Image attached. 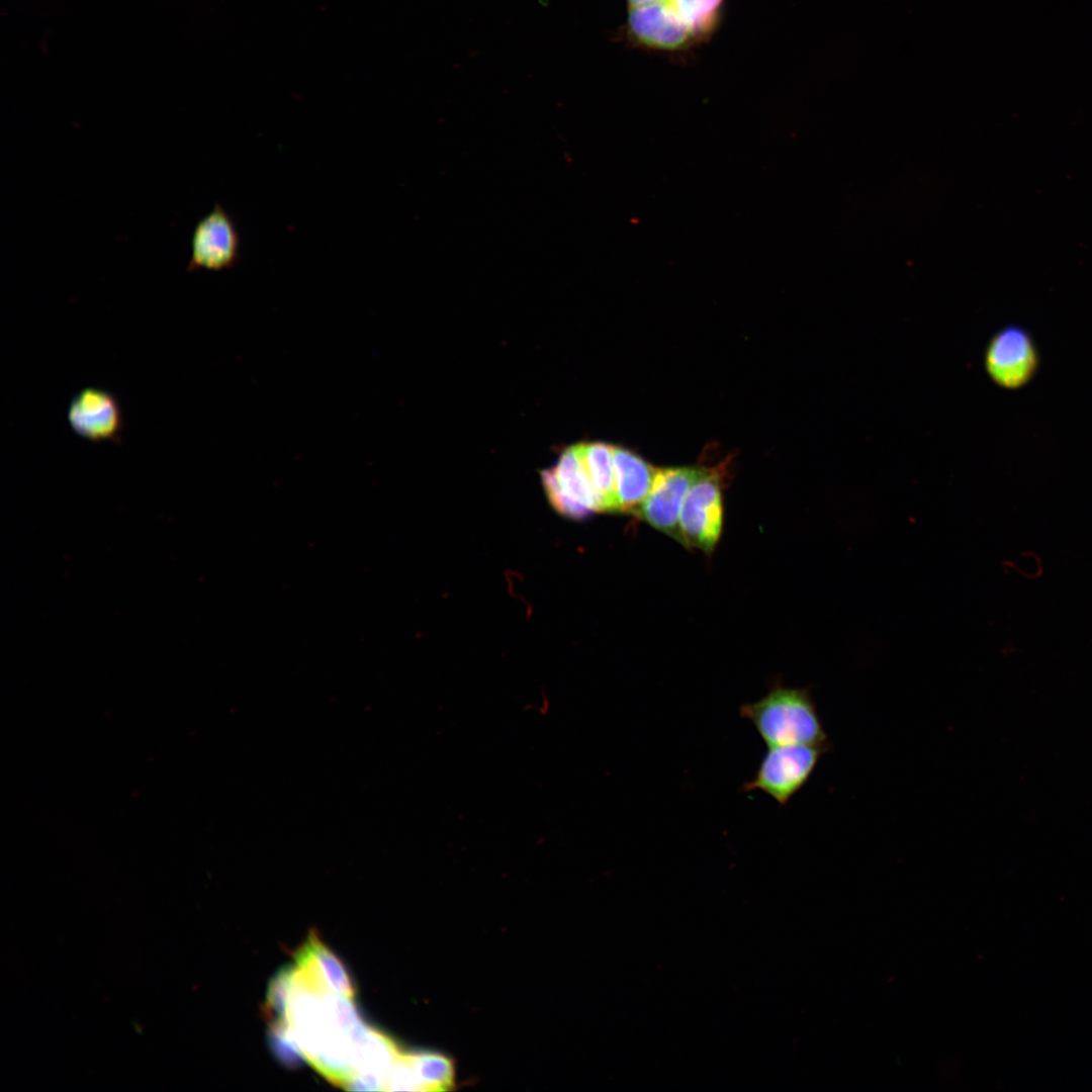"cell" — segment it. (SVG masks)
Masks as SVG:
<instances>
[{
	"mask_svg": "<svg viewBox=\"0 0 1092 1092\" xmlns=\"http://www.w3.org/2000/svg\"><path fill=\"white\" fill-rule=\"evenodd\" d=\"M723 520L720 475L706 471L691 486L679 513L681 543L711 552Z\"/></svg>",
	"mask_w": 1092,
	"mask_h": 1092,
	"instance_id": "obj_5",
	"label": "cell"
},
{
	"mask_svg": "<svg viewBox=\"0 0 1092 1092\" xmlns=\"http://www.w3.org/2000/svg\"><path fill=\"white\" fill-rule=\"evenodd\" d=\"M1040 355L1031 334L1021 326L1008 325L989 340L984 353V367L989 378L1000 388L1017 390L1037 374Z\"/></svg>",
	"mask_w": 1092,
	"mask_h": 1092,
	"instance_id": "obj_3",
	"label": "cell"
},
{
	"mask_svg": "<svg viewBox=\"0 0 1092 1092\" xmlns=\"http://www.w3.org/2000/svg\"><path fill=\"white\" fill-rule=\"evenodd\" d=\"M617 511H635L648 495L655 469L636 454L613 448Z\"/></svg>",
	"mask_w": 1092,
	"mask_h": 1092,
	"instance_id": "obj_11",
	"label": "cell"
},
{
	"mask_svg": "<svg viewBox=\"0 0 1092 1092\" xmlns=\"http://www.w3.org/2000/svg\"><path fill=\"white\" fill-rule=\"evenodd\" d=\"M67 420L78 436L95 443L119 442L124 425L116 396L99 387L79 390L69 403Z\"/></svg>",
	"mask_w": 1092,
	"mask_h": 1092,
	"instance_id": "obj_9",
	"label": "cell"
},
{
	"mask_svg": "<svg viewBox=\"0 0 1092 1092\" xmlns=\"http://www.w3.org/2000/svg\"><path fill=\"white\" fill-rule=\"evenodd\" d=\"M739 713L768 747L827 743V734L808 689L775 685L763 698L742 705Z\"/></svg>",
	"mask_w": 1092,
	"mask_h": 1092,
	"instance_id": "obj_1",
	"label": "cell"
},
{
	"mask_svg": "<svg viewBox=\"0 0 1092 1092\" xmlns=\"http://www.w3.org/2000/svg\"><path fill=\"white\" fill-rule=\"evenodd\" d=\"M542 482L551 505L565 517L582 519L602 511L576 446L566 449L553 468L542 472Z\"/></svg>",
	"mask_w": 1092,
	"mask_h": 1092,
	"instance_id": "obj_6",
	"label": "cell"
},
{
	"mask_svg": "<svg viewBox=\"0 0 1092 1092\" xmlns=\"http://www.w3.org/2000/svg\"><path fill=\"white\" fill-rule=\"evenodd\" d=\"M626 29L631 40L654 50L678 51L698 40L670 0L629 7Z\"/></svg>",
	"mask_w": 1092,
	"mask_h": 1092,
	"instance_id": "obj_7",
	"label": "cell"
},
{
	"mask_svg": "<svg viewBox=\"0 0 1092 1092\" xmlns=\"http://www.w3.org/2000/svg\"><path fill=\"white\" fill-rule=\"evenodd\" d=\"M698 40L710 35L719 23L724 0H670Z\"/></svg>",
	"mask_w": 1092,
	"mask_h": 1092,
	"instance_id": "obj_14",
	"label": "cell"
},
{
	"mask_svg": "<svg viewBox=\"0 0 1092 1092\" xmlns=\"http://www.w3.org/2000/svg\"><path fill=\"white\" fill-rule=\"evenodd\" d=\"M294 967L287 965L276 972L267 988L263 1012L270 1022L288 1021V1007L293 983Z\"/></svg>",
	"mask_w": 1092,
	"mask_h": 1092,
	"instance_id": "obj_15",
	"label": "cell"
},
{
	"mask_svg": "<svg viewBox=\"0 0 1092 1092\" xmlns=\"http://www.w3.org/2000/svg\"><path fill=\"white\" fill-rule=\"evenodd\" d=\"M295 968L315 990L334 991L354 1000L355 986L340 959L311 930L295 953Z\"/></svg>",
	"mask_w": 1092,
	"mask_h": 1092,
	"instance_id": "obj_10",
	"label": "cell"
},
{
	"mask_svg": "<svg viewBox=\"0 0 1092 1092\" xmlns=\"http://www.w3.org/2000/svg\"><path fill=\"white\" fill-rule=\"evenodd\" d=\"M704 472L692 467L656 470L651 489L636 514L681 543L678 523L680 509L691 486Z\"/></svg>",
	"mask_w": 1092,
	"mask_h": 1092,
	"instance_id": "obj_8",
	"label": "cell"
},
{
	"mask_svg": "<svg viewBox=\"0 0 1092 1092\" xmlns=\"http://www.w3.org/2000/svg\"><path fill=\"white\" fill-rule=\"evenodd\" d=\"M588 478L595 488L602 511H617L613 446L604 443L575 445Z\"/></svg>",
	"mask_w": 1092,
	"mask_h": 1092,
	"instance_id": "obj_12",
	"label": "cell"
},
{
	"mask_svg": "<svg viewBox=\"0 0 1092 1092\" xmlns=\"http://www.w3.org/2000/svg\"><path fill=\"white\" fill-rule=\"evenodd\" d=\"M269 1024L268 1042L276 1060L287 1068L301 1066L306 1059L292 1034L289 1023L270 1022Z\"/></svg>",
	"mask_w": 1092,
	"mask_h": 1092,
	"instance_id": "obj_16",
	"label": "cell"
},
{
	"mask_svg": "<svg viewBox=\"0 0 1092 1092\" xmlns=\"http://www.w3.org/2000/svg\"><path fill=\"white\" fill-rule=\"evenodd\" d=\"M660 1H665V0H627V2L629 4V7L639 6V5H644V4L654 3V2H660Z\"/></svg>",
	"mask_w": 1092,
	"mask_h": 1092,
	"instance_id": "obj_17",
	"label": "cell"
},
{
	"mask_svg": "<svg viewBox=\"0 0 1092 1092\" xmlns=\"http://www.w3.org/2000/svg\"><path fill=\"white\" fill-rule=\"evenodd\" d=\"M405 1057L413 1067L421 1091L445 1090L453 1083V1067L445 1057L433 1053H408Z\"/></svg>",
	"mask_w": 1092,
	"mask_h": 1092,
	"instance_id": "obj_13",
	"label": "cell"
},
{
	"mask_svg": "<svg viewBox=\"0 0 1092 1092\" xmlns=\"http://www.w3.org/2000/svg\"><path fill=\"white\" fill-rule=\"evenodd\" d=\"M831 748L828 742L769 746L754 778L742 790L760 791L784 806L804 787L820 757Z\"/></svg>",
	"mask_w": 1092,
	"mask_h": 1092,
	"instance_id": "obj_2",
	"label": "cell"
},
{
	"mask_svg": "<svg viewBox=\"0 0 1092 1092\" xmlns=\"http://www.w3.org/2000/svg\"><path fill=\"white\" fill-rule=\"evenodd\" d=\"M188 273L200 270L219 272L233 269L241 261V239L232 214L216 202L195 224L190 239Z\"/></svg>",
	"mask_w": 1092,
	"mask_h": 1092,
	"instance_id": "obj_4",
	"label": "cell"
}]
</instances>
